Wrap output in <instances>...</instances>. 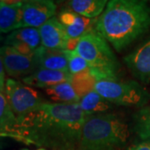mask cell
Returning a JSON list of instances; mask_svg holds the SVG:
<instances>
[{"instance_id":"5bb4252c","label":"cell","mask_w":150,"mask_h":150,"mask_svg":"<svg viewBox=\"0 0 150 150\" xmlns=\"http://www.w3.org/2000/svg\"><path fill=\"white\" fill-rule=\"evenodd\" d=\"M23 1H0V33L18 29Z\"/></svg>"},{"instance_id":"7c38bea8","label":"cell","mask_w":150,"mask_h":150,"mask_svg":"<svg viewBox=\"0 0 150 150\" xmlns=\"http://www.w3.org/2000/svg\"><path fill=\"white\" fill-rule=\"evenodd\" d=\"M34 59L38 65V69L69 72V63L65 51L49 49L40 46L35 49Z\"/></svg>"},{"instance_id":"7402d4cb","label":"cell","mask_w":150,"mask_h":150,"mask_svg":"<svg viewBox=\"0 0 150 150\" xmlns=\"http://www.w3.org/2000/svg\"><path fill=\"white\" fill-rule=\"evenodd\" d=\"M65 54L69 63V72L71 75L79 74L89 68L88 63L78 54L76 50L65 51Z\"/></svg>"},{"instance_id":"9a60e30c","label":"cell","mask_w":150,"mask_h":150,"mask_svg":"<svg viewBox=\"0 0 150 150\" xmlns=\"http://www.w3.org/2000/svg\"><path fill=\"white\" fill-rule=\"evenodd\" d=\"M18 120L11 109L4 93H0V137L13 139Z\"/></svg>"},{"instance_id":"2e32d148","label":"cell","mask_w":150,"mask_h":150,"mask_svg":"<svg viewBox=\"0 0 150 150\" xmlns=\"http://www.w3.org/2000/svg\"><path fill=\"white\" fill-rule=\"evenodd\" d=\"M107 4L106 0H72L68 5L70 10L81 16L95 19L102 14Z\"/></svg>"},{"instance_id":"5b68a950","label":"cell","mask_w":150,"mask_h":150,"mask_svg":"<svg viewBox=\"0 0 150 150\" xmlns=\"http://www.w3.org/2000/svg\"><path fill=\"white\" fill-rule=\"evenodd\" d=\"M94 90L109 103L125 107H144L150 99L149 92L134 81H98Z\"/></svg>"},{"instance_id":"6da1fadb","label":"cell","mask_w":150,"mask_h":150,"mask_svg":"<svg viewBox=\"0 0 150 150\" xmlns=\"http://www.w3.org/2000/svg\"><path fill=\"white\" fill-rule=\"evenodd\" d=\"M88 116L79 104L46 101L18 120L13 139L51 150H77Z\"/></svg>"},{"instance_id":"603a6c76","label":"cell","mask_w":150,"mask_h":150,"mask_svg":"<svg viewBox=\"0 0 150 150\" xmlns=\"http://www.w3.org/2000/svg\"><path fill=\"white\" fill-rule=\"evenodd\" d=\"M8 46H11L14 48L16 51H18L19 54H23L24 56L27 57H30V58H33L34 57V53L35 50L33 49L31 47H29L28 45L25 44V43H19V42H12L9 44H8Z\"/></svg>"},{"instance_id":"83f0119b","label":"cell","mask_w":150,"mask_h":150,"mask_svg":"<svg viewBox=\"0 0 150 150\" xmlns=\"http://www.w3.org/2000/svg\"><path fill=\"white\" fill-rule=\"evenodd\" d=\"M4 40H5V39L4 38V36H3V34H2V33H0V43H2V42H3Z\"/></svg>"},{"instance_id":"e0dca14e","label":"cell","mask_w":150,"mask_h":150,"mask_svg":"<svg viewBox=\"0 0 150 150\" xmlns=\"http://www.w3.org/2000/svg\"><path fill=\"white\" fill-rule=\"evenodd\" d=\"M47 96L55 103L79 104L80 98L76 94L70 83H62L44 88Z\"/></svg>"},{"instance_id":"4316f807","label":"cell","mask_w":150,"mask_h":150,"mask_svg":"<svg viewBox=\"0 0 150 150\" xmlns=\"http://www.w3.org/2000/svg\"><path fill=\"white\" fill-rule=\"evenodd\" d=\"M5 88V79H0V93H4Z\"/></svg>"},{"instance_id":"f1b7e54d","label":"cell","mask_w":150,"mask_h":150,"mask_svg":"<svg viewBox=\"0 0 150 150\" xmlns=\"http://www.w3.org/2000/svg\"><path fill=\"white\" fill-rule=\"evenodd\" d=\"M23 150H29V149H23ZM36 150H46L45 149H43V148H41V149H36Z\"/></svg>"},{"instance_id":"3957f363","label":"cell","mask_w":150,"mask_h":150,"mask_svg":"<svg viewBox=\"0 0 150 150\" xmlns=\"http://www.w3.org/2000/svg\"><path fill=\"white\" fill-rule=\"evenodd\" d=\"M129 138L128 124L113 113L88 115L77 150H122Z\"/></svg>"},{"instance_id":"277c9868","label":"cell","mask_w":150,"mask_h":150,"mask_svg":"<svg viewBox=\"0 0 150 150\" xmlns=\"http://www.w3.org/2000/svg\"><path fill=\"white\" fill-rule=\"evenodd\" d=\"M76 51L89 66V70L100 80H118L120 65L107 40L93 28L80 38Z\"/></svg>"},{"instance_id":"cb8c5ba5","label":"cell","mask_w":150,"mask_h":150,"mask_svg":"<svg viewBox=\"0 0 150 150\" xmlns=\"http://www.w3.org/2000/svg\"><path fill=\"white\" fill-rule=\"evenodd\" d=\"M81 38H69L66 44V50L65 51H74L79 45Z\"/></svg>"},{"instance_id":"44dd1931","label":"cell","mask_w":150,"mask_h":150,"mask_svg":"<svg viewBox=\"0 0 150 150\" xmlns=\"http://www.w3.org/2000/svg\"><path fill=\"white\" fill-rule=\"evenodd\" d=\"M134 130L142 140L150 142V107H144L134 115Z\"/></svg>"},{"instance_id":"ac0fdd59","label":"cell","mask_w":150,"mask_h":150,"mask_svg":"<svg viewBox=\"0 0 150 150\" xmlns=\"http://www.w3.org/2000/svg\"><path fill=\"white\" fill-rule=\"evenodd\" d=\"M79 105L81 109L88 115L104 113L112 108V103L99 95L95 90L83 97Z\"/></svg>"},{"instance_id":"ba28073f","label":"cell","mask_w":150,"mask_h":150,"mask_svg":"<svg viewBox=\"0 0 150 150\" xmlns=\"http://www.w3.org/2000/svg\"><path fill=\"white\" fill-rule=\"evenodd\" d=\"M0 56L4 61L5 72L12 78L23 79L38 70L34 57L24 56L11 46L0 47Z\"/></svg>"},{"instance_id":"52a82bcc","label":"cell","mask_w":150,"mask_h":150,"mask_svg":"<svg viewBox=\"0 0 150 150\" xmlns=\"http://www.w3.org/2000/svg\"><path fill=\"white\" fill-rule=\"evenodd\" d=\"M57 6L50 0L23 1L18 28H40L56 14Z\"/></svg>"},{"instance_id":"484cf974","label":"cell","mask_w":150,"mask_h":150,"mask_svg":"<svg viewBox=\"0 0 150 150\" xmlns=\"http://www.w3.org/2000/svg\"><path fill=\"white\" fill-rule=\"evenodd\" d=\"M0 79H5V69L4 65V61L1 56H0Z\"/></svg>"},{"instance_id":"7a4b0ae2","label":"cell","mask_w":150,"mask_h":150,"mask_svg":"<svg viewBox=\"0 0 150 150\" xmlns=\"http://www.w3.org/2000/svg\"><path fill=\"white\" fill-rule=\"evenodd\" d=\"M150 28V7L139 0H111L96 20L94 29L122 51Z\"/></svg>"},{"instance_id":"8fae6325","label":"cell","mask_w":150,"mask_h":150,"mask_svg":"<svg viewBox=\"0 0 150 150\" xmlns=\"http://www.w3.org/2000/svg\"><path fill=\"white\" fill-rule=\"evenodd\" d=\"M59 23L64 26L68 37L70 38H81L86 33L94 28L95 19L87 18L70 9H63L58 16Z\"/></svg>"},{"instance_id":"d6986e66","label":"cell","mask_w":150,"mask_h":150,"mask_svg":"<svg viewBox=\"0 0 150 150\" xmlns=\"http://www.w3.org/2000/svg\"><path fill=\"white\" fill-rule=\"evenodd\" d=\"M12 42L25 43L35 50L41 46L39 30L35 28H23L16 29L11 32L4 40L5 45H8Z\"/></svg>"},{"instance_id":"9c48e42d","label":"cell","mask_w":150,"mask_h":150,"mask_svg":"<svg viewBox=\"0 0 150 150\" xmlns=\"http://www.w3.org/2000/svg\"><path fill=\"white\" fill-rule=\"evenodd\" d=\"M123 61L135 79L145 83H150V39L139 45L124 57Z\"/></svg>"},{"instance_id":"30bf717a","label":"cell","mask_w":150,"mask_h":150,"mask_svg":"<svg viewBox=\"0 0 150 150\" xmlns=\"http://www.w3.org/2000/svg\"><path fill=\"white\" fill-rule=\"evenodd\" d=\"M38 30L41 38V46L49 49L66 50L67 41L69 38L58 18H50Z\"/></svg>"},{"instance_id":"8992f818","label":"cell","mask_w":150,"mask_h":150,"mask_svg":"<svg viewBox=\"0 0 150 150\" xmlns=\"http://www.w3.org/2000/svg\"><path fill=\"white\" fill-rule=\"evenodd\" d=\"M4 94L17 120L35 111L46 102L40 93L13 79L5 81Z\"/></svg>"},{"instance_id":"d4e9b609","label":"cell","mask_w":150,"mask_h":150,"mask_svg":"<svg viewBox=\"0 0 150 150\" xmlns=\"http://www.w3.org/2000/svg\"><path fill=\"white\" fill-rule=\"evenodd\" d=\"M126 150H150V142L146 141L140 144L131 145Z\"/></svg>"},{"instance_id":"ffe728a7","label":"cell","mask_w":150,"mask_h":150,"mask_svg":"<svg viewBox=\"0 0 150 150\" xmlns=\"http://www.w3.org/2000/svg\"><path fill=\"white\" fill-rule=\"evenodd\" d=\"M96 83V78L92 74L89 68L79 74L72 75L70 81V83L74 89L76 94L80 99L94 90Z\"/></svg>"},{"instance_id":"4fadbf2b","label":"cell","mask_w":150,"mask_h":150,"mask_svg":"<svg viewBox=\"0 0 150 150\" xmlns=\"http://www.w3.org/2000/svg\"><path fill=\"white\" fill-rule=\"evenodd\" d=\"M72 75L69 72L38 69L31 75L25 77L22 81L28 86L47 88L62 83H70Z\"/></svg>"}]
</instances>
